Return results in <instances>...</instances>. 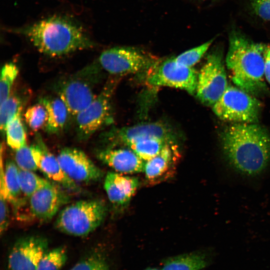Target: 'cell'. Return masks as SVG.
Wrapping results in <instances>:
<instances>
[{"label":"cell","instance_id":"cell-19","mask_svg":"<svg viewBox=\"0 0 270 270\" xmlns=\"http://www.w3.org/2000/svg\"><path fill=\"white\" fill-rule=\"evenodd\" d=\"M214 258L212 252L199 250L168 257L162 264L161 270H202Z\"/></svg>","mask_w":270,"mask_h":270},{"label":"cell","instance_id":"cell-13","mask_svg":"<svg viewBox=\"0 0 270 270\" xmlns=\"http://www.w3.org/2000/svg\"><path fill=\"white\" fill-rule=\"evenodd\" d=\"M30 213L41 221L51 220L60 208L68 200V197L56 185L49 182L33 194L29 198Z\"/></svg>","mask_w":270,"mask_h":270},{"label":"cell","instance_id":"cell-21","mask_svg":"<svg viewBox=\"0 0 270 270\" xmlns=\"http://www.w3.org/2000/svg\"><path fill=\"white\" fill-rule=\"evenodd\" d=\"M22 110H19L8 122L4 134L7 144L14 150L26 146V134L22 118Z\"/></svg>","mask_w":270,"mask_h":270},{"label":"cell","instance_id":"cell-15","mask_svg":"<svg viewBox=\"0 0 270 270\" xmlns=\"http://www.w3.org/2000/svg\"><path fill=\"white\" fill-rule=\"evenodd\" d=\"M180 156L177 143L166 145L158 154L146 162L144 172L146 182L156 184L172 177Z\"/></svg>","mask_w":270,"mask_h":270},{"label":"cell","instance_id":"cell-23","mask_svg":"<svg viewBox=\"0 0 270 270\" xmlns=\"http://www.w3.org/2000/svg\"><path fill=\"white\" fill-rule=\"evenodd\" d=\"M170 144L173 143L160 138H152L138 141L128 147L141 159L146 162L158 154Z\"/></svg>","mask_w":270,"mask_h":270},{"label":"cell","instance_id":"cell-10","mask_svg":"<svg viewBox=\"0 0 270 270\" xmlns=\"http://www.w3.org/2000/svg\"><path fill=\"white\" fill-rule=\"evenodd\" d=\"M158 61L144 52L133 48L116 47L104 51L98 64L113 75L148 72Z\"/></svg>","mask_w":270,"mask_h":270},{"label":"cell","instance_id":"cell-4","mask_svg":"<svg viewBox=\"0 0 270 270\" xmlns=\"http://www.w3.org/2000/svg\"><path fill=\"white\" fill-rule=\"evenodd\" d=\"M106 212V205L101 200H79L60 210L55 226L58 230L68 235L86 236L102 224Z\"/></svg>","mask_w":270,"mask_h":270},{"label":"cell","instance_id":"cell-25","mask_svg":"<svg viewBox=\"0 0 270 270\" xmlns=\"http://www.w3.org/2000/svg\"><path fill=\"white\" fill-rule=\"evenodd\" d=\"M18 72V67L12 62H7L2 66L0 79V104L11 94L12 86Z\"/></svg>","mask_w":270,"mask_h":270},{"label":"cell","instance_id":"cell-12","mask_svg":"<svg viewBox=\"0 0 270 270\" xmlns=\"http://www.w3.org/2000/svg\"><path fill=\"white\" fill-rule=\"evenodd\" d=\"M48 242L44 238L31 236L18 240L8 256L10 270H36L42 258L48 251Z\"/></svg>","mask_w":270,"mask_h":270},{"label":"cell","instance_id":"cell-14","mask_svg":"<svg viewBox=\"0 0 270 270\" xmlns=\"http://www.w3.org/2000/svg\"><path fill=\"white\" fill-rule=\"evenodd\" d=\"M152 138L177 143L176 136L172 130L160 122L144 123L122 128L115 132L112 140L115 144H122L128 147L138 141Z\"/></svg>","mask_w":270,"mask_h":270},{"label":"cell","instance_id":"cell-1","mask_svg":"<svg viewBox=\"0 0 270 270\" xmlns=\"http://www.w3.org/2000/svg\"><path fill=\"white\" fill-rule=\"evenodd\" d=\"M220 140L226 161L242 175H259L270 162V134L256 123L234 124L222 131Z\"/></svg>","mask_w":270,"mask_h":270},{"label":"cell","instance_id":"cell-30","mask_svg":"<svg viewBox=\"0 0 270 270\" xmlns=\"http://www.w3.org/2000/svg\"><path fill=\"white\" fill-rule=\"evenodd\" d=\"M15 152V162L19 168L32 172L38 169L32 156L30 146L26 144Z\"/></svg>","mask_w":270,"mask_h":270},{"label":"cell","instance_id":"cell-9","mask_svg":"<svg viewBox=\"0 0 270 270\" xmlns=\"http://www.w3.org/2000/svg\"><path fill=\"white\" fill-rule=\"evenodd\" d=\"M116 84V80L108 81L95 99L76 116L79 140H87L108 121L111 99Z\"/></svg>","mask_w":270,"mask_h":270},{"label":"cell","instance_id":"cell-31","mask_svg":"<svg viewBox=\"0 0 270 270\" xmlns=\"http://www.w3.org/2000/svg\"><path fill=\"white\" fill-rule=\"evenodd\" d=\"M70 270H110L104 259L98 256L87 258L75 264Z\"/></svg>","mask_w":270,"mask_h":270},{"label":"cell","instance_id":"cell-32","mask_svg":"<svg viewBox=\"0 0 270 270\" xmlns=\"http://www.w3.org/2000/svg\"><path fill=\"white\" fill-rule=\"evenodd\" d=\"M252 9L262 20L270 21V0H251Z\"/></svg>","mask_w":270,"mask_h":270},{"label":"cell","instance_id":"cell-18","mask_svg":"<svg viewBox=\"0 0 270 270\" xmlns=\"http://www.w3.org/2000/svg\"><path fill=\"white\" fill-rule=\"evenodd\" d=\"M97 156L115 172L126 174L144 172L146 162L130 148H107L100 150Z\"/></svg>","mask_w":270,"mask_h":270},{"label":"cell","instance_id":"cell-11","mask_svg":"<svg viewBox=\"0 0 270 270\" xmlns=\"http://www.w3.org/2000/svg\"><path fill=\"white\" fill-rule=\"evenodd\" d=\"M56 157L64 172L76 183L96 182L103 176L101 170L78 148H64Z\"/></svg>","mask_w":270,"mask_h":270},{"label":"cell","instance_id":"cell-26","mask_svg":"<svg viewBox=\"0 0 270 270\" xmlns=\"http://www.w3.org/2000/svg\"><path fill=\"white\" fill-rule=\"evenodd\" d=\"M18 174L22 194L28 198L50 182L32 171L18 168Z\"/></svg>","mask_w":270,"mask_h":270},{"label":"cell","instance_id":"cell-24","mask_svg":"<svg viewBox=\"0 0 270 270\" xmlns=\"http://www.w3.org/2000/svg\"><path fill=\"white\" fill-rule=\"evenodd\" d=\"M24 99L18 94H11L10 96L0 104V128L4 134L6 126L9 120L20 110H22Z\"/></svg>","mask_w":270,"mask_h":270},{"label":"cell","instance_id":"cell-29","mask_svg":"<svg viewBox=\"0 0 270 270\" xmlns=\"http://www.w3.org/2000/svg\"><path fill=\"white\" fill-rule=\"evenodd\" d=\"M212 42L213 40L207 41L202 44L184 52L174 57V59L180 64L188 67H192L202 58Z\"/></svg>","mask_w":270,"mask_h":270},{"label":"cell","instance_id":"cell-22","mask_svg":"<svg viewBox=\"0 0 270 270\" xmlns=\"http://www.w3.org/2000/svg\"><path fill=\"white\" fill-rule=\"evenodd\" d=\"M4 177L8 201L14 206L21 203L22 194L19 179L18 168L15 162L6 160L4 167Z\"/></svg>","mask_w":270,"mask_h":270},{"label":"cell","instance_id":"cell-2","mask_svg":"<svg viewBox=\"0 0 270 270\" xmlns=\"http://www.w3.org/2000/svg\"><path fill=\"white\" fill-rule=\"evenodd\" d=\"M267 48L240 32H232L229 36L226 64L230 78L236 86L254 96L268 92L264 76Z\"/></svg>","mask_w":270,"mask_h":270},{"label":"cell","instance_id":"cell-5","mask_svg":"<svg viewBox=\"0 0 270 270\" xmlns=\"http://www.w3.org/2000/svg\"><path fill=\"white\" fill-rule=\"evenodd\" d=\"M100 66L98 64H89L56 84L58 96L71 116H76L96 97L94 88L100 78Z\"/></svg>","mask_w":270,"mask_h":270},{"label":"cell","instance_id":"cell-28","mask_svg":"<svg viewBox=\"0 0 270 270\" xmlns=\"http://www.w3.org/2000/svg\"><path fill=\"white\" fill-rule=\"evenodd\" d=\"M24 116L29 128L36 132L44 128L48 118L47 111L44 106L39 102L28 107Z\"/></svg>","mask_w":270,"mask_h":270},{"label":"cell","instance_id":"cell-3","mask_svg":"<svg viewBox=\"0 0 270 270\" xmlns=\"http://www.w3.org/2000/svg\"><path fill=\"white\" fill-rule=\"evenodd\" d=\"M14 32L28 38L40 52L52 57L94 45L79 26L61 16L50 17Z\"/></svg>","mask_w":270,"mask_h":270},{"label":"cell","instance_id":"cell-33","mask_svg":"<svg viewBox=\"0 0 270 270\" xmlns=\"http://www.w3.org/2000/svg\"><path fill=\"white\" fill-rule=\"evenodd\" d=\"M264 76L266 80L270 84V46L268 47L265 55Z\"/></svg>","mask_w":270,"mask_h":270},{"label":"cell","instance_id":"cell-17","mask_svg":"<svg viewBox=\"0 0 270 270\" xmlns=\"http://www.w3.org/2000/svg\"><path fill=\"white\" fill-rule=\"evenodd\" d=\"M140 184L138 178L109 172L104 178V189L110 202L116 207L123 208L129 204Z\"/></svg>","mask_w":270,"mask_h":270},{"label":"cell","instance_id":"cell-34","mask_svg":"<svg viewBox=\"0 0 270 270\" xmlns=\"http://www.w3.org/2000/svg\"><path fill=\"white\" fill-rule=\"evenodd\" d=\"M144 270H161L160 268H156L149 267V268H146Z\"/></svg>","mask_w":270,"mask_h":270},{"label":"cell","instance_id":"cell-6","mask_svg":"<svg viewBox=\"0 0 270 270\" xmlns=\"http://www.w3.org/2000/svg\"><path fill=\"white\" fill-rule=\"evenodd\" d=\"M262 104L255 96L238 86H228L212 106L214 114L221 120L236 123H256Z\"/></svg>","mask_w":270,"mask_h":270},{"label":"cell","instance_id":"cell-16","mask_svg":"<svg viewBox=\"0 0 270 270\" xmlns=\"http://www.w3.org/2000/svg\"><path fill=\"white\" fill-rule=\"evenodd\" d=\"M30 147L38 168L46 177L70 190L76 191L78 190L76 183L62 170L57 157L48 150L40 137L36 143Z\"/></svg>","mask_w":270,"mask_h":270},{"label":"cell","instance_id":"cell-20","mask_svg":"<svg viewBox=\"0 0 270 270\" xmlns=\"http://www.w3.org/2000/svg\"><path fill=\"white\" fill-rule=\"evenodd\" d=\"M39 102L44 106L47 111L46 131L49 134H56L63 130L70 115L64 102L58 96L42 98Z\"/></svg>","mask_w":270,"mask_h":270},{"label":"cell","instance_id":"cell-7","mask_svg":"<svg viewBox=\"0 0 270 270\" xmlns=\"http://www.w3.org/2000/svg\"><path fill=\"white\" fill-rule=\"evenodd\" d=\"M228 86L222 54L215 50L207 56L198 74L196 96L204 105L212 106Z\"/></svg>","mask_w":270,"mask_h":270},{"label":"cell","instance_id":"cell-27","mask_svg":"<svg viewBox=\"0 0 270 270\" xmlns=\"http://www.w3.org/2000/svg\"><path fill=\"white\" fill-rule=\"evenodd\" d=\"M66 258V251L64 247L48 250L40 260L36 270H60Z\"/></svg>","mask_w":270,"mask_h":270},{"label":"cell","instance_id":"cell-8","mask_svg":"<svg viewBox=\"0 0 270 270\" xmlns=\"http://www.w3.org/2000/svg\"><path fill=\"white\" fill-rule=\"evenodd\" d=\"M198 74L192 67L178 63L174 58L158 62L147 72L146 82L152 86H168L196 92Z\"/></svg>","mask_w":270,"mask_h":270}]
</instances>
